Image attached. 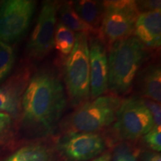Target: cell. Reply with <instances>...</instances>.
I'll return each instance as SVG.
<instances>
[{"label":"cell","mask_w":161,"mask_h":161,"mask_svg":"<svg viewBox=\"0 0 161 161\" xmlns=\"http://www.w3.org/2000/svg\"><path fill=\"white\" fill-rule=\"evenodd\" d=\"M78 15L88 25L98 31L104 13V2L78 0L72 3Z\"/></svg>","instance_id":"4fadbf2b"},{"label":"cell","mask_w":161,"mask_h":161,"mask_svg":"<svg viewBox=\"0 0 161 161\" xmlns=\"http://www.w3.org/2000/svg\"><path fill=\"white\" fill-rule=\"evenodd\" d=\"M121 102L119 97L114 94L86 101L71 116L72 128L78 132L95 133L110 125L116 120Z\"/></svg>","instance_id":"5b68a950"},{"label":"cell","mask_w":161,"mask_h":161,"mask_svg":"<svg viewBox=\"0 0 161 161\" xmlns=\"http://www.w3.org/2000/svg\"><path fill=\"white\" fill-rule=\"evenodd\" d=\"M116 120V130L126 140H136L154 127L152 116L144 100L136 97L122 101Z\"/></svg>","instance_id":"8992f818"},{"label":"cell","mask_w":161,"mask_h":161,"mask_svg":"<svg viewBox=\"0 0 161 161\" xmlns=\"http://www.w3.org/2000/svg\"><path fill=\"white\" fill-rule=\"evenodd\" d=\"M17 109V98L13 92L7 88L0 87V111L14 114Z\"/></svg>","instance_id":"ac0fdd59"},{"label":"cell","mask_w":161,"mask_h":161,"mask_svg":"<svg viewBox=\"0 0 161 161\" xmlns=\"http://www.w3.org/2000/svg\"><path fill=\"white\" fill-rule=\"evenodd\" d=\"M145 104L148 110H149L151 115L152 116L154 125L161 127V108L160 104L154 101L146 99L144 98Z\"/></svg>","instance_id":"ffe728a7"},{"label":"cell","mask_w":161,"mask_h":161,"mask_svg":"<svg viewBox=\"0 0 161 161\" xmlns=\"http://www.w3.org/2000/svg\"><path fill=\"white\" fill-rule=\"evenodd\" d=\"M75 34L63 23L56 25L54 37V47L64 56H69L74 47Z\"/></svg>","instance_id":"2e32d148"},{"label":"cell","mask_w":161,"mask_h":161,"mask_svg":"<svg viewBox=\"0 0 161 161\" xmlns=\"http://www.w3.org/2000/svg\"><path fill=\"white\" fill-rule=\"evenodd\" d=\"M141 94L144 98L160 104L161 69L158 65H151L141 75L140 80Z\"/></svg>","instance_id":"7c38bea8"},{"label":"cell","mask_w":161,"mask_h":161,"mask_svg":"<svg viewBox=\"0 0 161 161\" xmlns=\"http://www.w3.org/2000/svg\"><path fill=\"white\" fill-rule=\"evenodd\" d=\"M90 72V97L103 96L108 90V60L105 45L99 38L88 39Z\"/></svg>","instance_id":"9c48e42d"},{"label":"cell","mask_w":161,"mask_h":161,"mask_svg":"<svg viewBox=\"0 0 161 161\" xmlns=\"http://www.w3.org/2000/svg\"><path fill=\"white\" fill-rule=\"evenodd\" d=\"M61 148L68 158L74 161H85L103 152L104 142L96 133L75 132L64 139Z\"/></svg>","instance_id":"30bf717a"},{"label":"cell","mask_w":161,"mask_h":161,"mask_svg":"<svg viewBox=\"0 0 161 161\" xmlns=\"http://www.w3.org/2000/svg\"><path fill=\"white\" fill-rule=\"evenodd\" d=\"M66 106L64 86L54 72L43 70L32 77L23 97V115L28 122L50 129Z\"/></svg>","instance_id":"6da1fadb"},{"label":"cell","mask_w":161,"mask_h":161,"mask_svg":"<svg viewBox=\"0 0 161 161\" xmlns=\"http://www.w3.org/2000/svg\"><path fill=\"white\" fill-rule=\"evenodd\" d=\"M31 0H8L0 5V40L11 43L21 37L31 23L35 10Z\"/></svg>","instance_id":"52a82bcc"},{"label":"cell","mask_w":161,"mask_h":161,"mask_svg":"<svg viewBox=\"0 0 161 161\" xmlns=\"http://www.w3.org/2000/svg\"><path fill=\"white\" fill-rule=\"evenodd\" d=\"M109 49L108 90L117 96L125 95L146 59V47L133 35L114 43Z\"/></svg>","instance_id":"7a4b0ae2"},{"label":"cell","mask_w":161,"mask_h":161,"mask_svg":"<svg viewBox=\"0 0 161 161\" xmlns=\"http://www.w3.org/2000/svg\"><path fill=\"white\" fill-rule=\"evenodd\" d=\"M58 8V3L52 1H46L42 6L28 44L29 54L36 59L43 58L54 47Z\"/></svg>","instance_id":"ba28073f"},{"label":"cell","mask_w":161,"mask_h":161,"mask_svg":"<svg viewBox=\"0 0 161 161\" xmlns=\"http://www.w3.org/2000/svg\"><path fill=\"white\" fill-rule=\"evenodd\" d=\"M15 55L9 44L0 40V82L5 80L14 64Z\"/></svg>","instance_id":"e0dca14e"},{"label":"cell","mask_w":161,"mask_h":161,"mask_svg":"<svg viewBox=\"0 0 161 161\" xmlns=\"http://www.w3.org/2000/svg\"><path fill=\"white\" fill-rule=\"evenodd\" d=\"M136 3L140 13L160 10L161 6V2L160 0L159 1L136 2Z\"/></svg>","instance_id":"44dd1931"},{"label":"cell","mask_w":161,"mask_h":161,"mask_svg":"<svg viewBox=\"0 0 161 161\" xmlns=\"http://www.w3.org/2000/svg\"><path fill=\"white\" fill-rule=\"evenodd\" d=\"M92 161H111V156L110 154H104Z\"/></svg>","instance_id":"d4e9b609"},{"label":"cell","mask_w":161,"mask_h":161,"mask_svg":"<svg viewBox=\"0 0 161 161\" xmlns=\"http://www.w3.org/2000/svg\"><path fill=\"white\" fill-rule=\"evenodd\" d=\"M11 122V116L6 113H0V132Z\"/></svg>","instance_id":"603a6c76"},{"label":"cell","mask_w":161,"mask_h":161,"mask_svg":"<svg viewBox=\"0 0 161 161\" xmlns=\"http://www.w3.org/2000/svg\"><path fill=\"white\" fill-rule=\"evenodd\" d=\"M114 161H137L136 157L127 148H120L116 152Z\"/></svg>","instance_id":"7402d4cb"},{"label":"cell","mask_w":161,"mask_h":161,"mask_svg":"<svg viewBox=\"0 0 161 161\" xmlns=\"http://www.w3.org/2000/svg\"><path fill=\"white\" fill-rule=\"evenodd\" d=\"M140 14L136 1H104L103 17L98 30L99 39L110 48L116 42L133 36Z\"/></svg>","instance_id":"277c9868"},{"label":"cell","mask_w":161,"mask_h":161,"mask_svg":"<svg viewBox=\"0 0 161 161\" xmlns=\"http://www.w3.org/2000/svg\"><path fill=\"white\" fill-rule=\"evenodd\" d=\"M88 35L75 34V41L66 60L64 82L70 101L80 104L90 95V72Z\"/></svg>","instance_id":"3957f363"},{"label":"cell","mask_w":161,"mask_h":161,"mask_svg":"<svg viewBox=\"0 0 161 161\" xmlns=\"http://www.w3.org/2000/svg\"><path fill=\"white\" fill-rule=\"evenodd\" d=\"M51 158L47 149L40 145H31L17 151L5 161H50Z\"/></svg>","instance_id":"9a60e30c"},{"label":"cell","mask_w":161,"mask_h":161,"mask_svg":"<svg viewBox=\"0 0 161 161\" xmlns=\"http://www.w3.org/2000/svg\"><path fill=\"white\" fill-rule=\"evenodd\" d=\"M161 127L155 126L144 135V140L146 144L157 152L161 151Z\"/></svg>","instance_id":"d6986e66"},{"label":"cell","mask_w":161,"mask_h":161,"mask_svg":"<svg viewBox=\"0 0 161 161\" xmlns=\"http://www.w3.org/2000/svg\"><path fill=\"white\" fill-rule=\"evenodd\" d=\"M60 23L75 33H84L89 35L98 32L80 18L72 7V2L64 3L58 8Z\"/></svg>","instance_id":"5bb4252c"},{"label":"cell","mask_w":161,"mask_h":161,"mask_svg":"<svg viewBox=\"0 0 161 161\" xmlns=\"http://www.w3.org/2000/svg\"><path fill=\"white\" fill-rule=\"evenodd\" d=\"M134 35L146 47L157 49L161 45V9L140 13Z\"/></svg>","instance_id":"8fae6325"},{"label":"cell","mask_w":161,"mask_h":161,"mask_svg":"<svg viewBox=\"0 0 161 161\" xmlns=\"http://www.w3.org/2000/svg\"><path fill=\"white\" fill-rule=\"evenodd\" d=\"M142 161H161V155L158 152H149L145 154Z\"/></svg>","instance_id":"cb8c5ba5"}]
</instances>
